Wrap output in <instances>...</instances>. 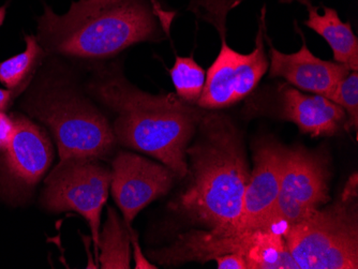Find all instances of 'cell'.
<instances>
[{
  "instance_id": "cell-1",
  "label": "cell",
  "mask_w": 358,
  "mask_h": 269,
  "mask_svg": "<svg viewBox=\"0 0 358 269\" xmlns=\"http://www.w3.org/2000/svg\"><path fill=\"white\" fill-rule=\"evenodd\" d=\"M96 70L86 92L115 116L112 128L116 142L154 157L177 177H186L187 148L205 110L177 94L143 92L115 66Z\"/></svg>"
},
{
  "instance_id": "cell-2",
  "label": "cell",
  "mask_w": 358,
  "mask_h": 269,
  "mask_svg": "<svg viewBox=\"0 0 358 269\" xmlns=\"http://www.w3.org/2000/svg\"><path fill=\"white\" fill-rule=\"evenodd\" d=\"M43 6L37 38L46 55L88 61L108 59L141 42L159 41L174 17L156 0H78L62 15Z\"/></svg>"
},
{
  "instance_id": "cell-3",
  "label": "cell",
  "mask_w": 358,
  "mask_h": 269,
  "mask_svg": "<svg viewBox=\"0 0 358 269\" xmlns=\"http://www.w3.org/2000/svg\"><path fill=\"white\" fill-rule=\"evenodd\" d=\"M198 130L200 138L187 148L190 184L170 208L207 228L237 224L250 177L241 131L227 115L206 110Z\"/></svg>"
},
{
  "instance_id": "cell-4",
  "label": "cell",
  "mask_w": 358,
  "mask_h": 269,
  "mask_svg": "<svg viewBox=\"0 0 358 269\" xmlns=\"http://www.w3.org/2000/svg\"><path fill=\"white\" fill-rule=\"evenodd\" d=\"M21 106L52 132L60 161L99 159L108 156L115 146L108 118L90 94L67 76L41 74L30 86Z\"/></svg>"
},
{
  "instance_id": "cell-5",
  "label": "cell",
  "mask_w": 358,
  "mask_h": 269,
  "mask_svg": "<svg viewBox=\"0 0 358 269\" xmlns=\"http://www.w3.org/2000/svg\"><path fill=\"white\" fill-rule=\"evenodd\" d=\"M357 186L313 210L283 233L299 269L358 268Z\"/></svg>"
},
{
  "instance_id": "cell-6",
  "label": "cell",
  "mask_w": 358,
  "mask_h": 269,
  "mask_svg": "<svg viewBox=\"0 0 358 269\" xmlns=\"http://www.w3.org/2000/svg\"><path fill=\"white\" fill-rule=\"evenodd\" d=\"M227 13L224 8H217L209 12L205 20L217 28L222 43L218 56L207 71L204 89L196 102V106L203 110H221L234 106L255 90L269 68L263 41L265 8L261 12L255 50L249 54L238 53L227 45L225 40Z\"/></svg>"
},
{
  "instance_id": "cell-7",
  "label": "cell",
  "mask_w": 358,
  "mask_h": 269,
  "mask_svg": "<svg viewBox=\"0 0 358 269\" xmlns=\"http://www.w3.org/2000/svg\"><path fill=\"white\" fill-rule=\"evenodd\" d=\"M112 174L94 159L60 161L45 180L42 206L50 212H74L83 217L92 231L98 253L101 212L108 200Z\"/></svg>"
},
{
  "instance_id": "cell-8",
  "label": "cell",
  "mask_w": 358,
  "mask_h": 269,
  "mask_svg": "<svg viewBox=\"0 0 358 269\" xmlns=\"http://www.w3.org/2000/svg\"><path fill=\"white\" fill-rule=\"evenodd\" d=\"M15 130L8 147L0 152V198L11 206L31 198L54 159L48 133L23 114H11Z\"/></svg>"
},
{
  "instance_id": "cell-9",
  "label": "cell",
  "mask_w": 358,
  "mask_h": 269,
  "mask_svg": "<svg viewBox=\"0 0 358 269\" xmlns=\"http://www.w3.org/2000/svg\"><path fill=\"white\" fill-rule=\"evenodd\" d=\"M327 158L305 148L287 150L279 196L273 214V228H287L322 208L329 201Z\"/></svg>"
},
{
  "instance_id": "cell-10",
  "label": "cell",
  "mask_w": 358,
  "mask_h": 269,
  "mask_svg": "<svg viewBox=\"0 0 358 269\" xmlns=\"http://www.w3.org/2000/svg\"><path fill=\"white\" fill-rule=\"evenodd\" d=\"M110 174L113 198L130 231L138 212L152 201L168 194L177 177L164 164L126 152H120L114 158Z\"/></svg>"
},
{
  "instance_id": "cell-11",
  "label": "cell",
  "mask_w": 358,
  "mask_h": 269,
  "mask_svg": "<svg viewBox=\"0 0 358 269\" xmlns=\"http://www.w3.org/2000/svg\"><path fill=\"white\" fill-rule=\"evenodd\" d=\"M287 150L273 140H266L255 147L253 170L243 194V208L237 222L241 228H273V210L279 196Z\"/></svg>"
},
{
  "instance_id": "cell-12",
  "label": "cell",
  "mask_w": 358,
  "mask_h": 269,
  "mask_svg": "<svg viewBox=\"0 0 358 269\" xmlns=\"http://www.w3.org/2000/svg\"><path fill=\"white\" fill-rule=\"evenodd\" d=\"M257 231L247 230L238 224L189 231L178 235L170 246L150 251L148 256L162 266H178L188 262L204 264L229 253H239L246 260Z\"/></svg>"
},
{
  "instance_id": "cell-13",
  "label": "cell",
  "mask_w": 358,
  "mask_h": 269,
  "mask_svg": "<svg viewBox=\"0 0 358 269\" xmlns=\"http://www.w3.org/2000/svg\"><path fill=\"white\" fill-rule=\"evenodd\" d=\"M266 39L268 40L267 36ZM268 44L269 76L285 78L297 89L329 98L339 82L351 72L345 65L313 55L306 45L305 40L301 49L292 54H285L275 49L269 40Z\"/></svg>"
},
{
  "instance_id": "cell-14",
  "label": "cell",
  "mask_w": 358,
  "mask_h": 269,
  "mask_svg": "<svg viewBox=\"0 0 358 269\" xmlns=\"http://www.w3.org/2000/svg\"><path fill=\"white\" fill-rule=\"evenodd\" d=\"M282 118L299 126L303 133L317 136L337 134L343 126L348 129L345 110L329 98L303 94L292 86H281Z\"/></svg>"
},
{
  "instance_id": "cell-15",
  "label": "cell",
  "mask_w": 358,
  "mask_h": 269,
  "mask_svg": "<svg viewBox=\"0 0 358 269\" xmlns=\"http://www.w3.org/2000/svg\"><path fill=\"white\" fill-rule=\"evenodd\" d=\"M296 1L307 9L308 19L305 25L327 40L333 51L335 61L345 65L351 71H357L358 39L351 24L343 23L335 9L324 7V13L321 15L310 0Z\"/></svg>"
},
{
  "instance_id": "cell-16",
  "label": "cell",
  "mask_w": 358,
  "mask_h": 269,
  "mask_svg": "<svg viewBox=\"0 0 358 269\" xmlns=\"http://www.w3.org/2000/svg\"><path fill=\"white\" fill-rule=\"evenodd\" d=\"M246 262L248 269H299L283 234L273 228H259L255 232Z\"/></svg>"
},
{
  "instance_id": "cell-17",
  "label": "cell",
  "mask_w": 358,
  "mask_h": 269,
  "mask_svg": "<svg viewBox=\"0 0 358 269\" xmlns=\"http://www.w3.org/2000/svg\"><path fill=\"white\" fill-rule=\"evenodd\" d=\"M25 51L0 62V83L17 94L29 86L40 64L48 56L37 36H25Z\"/></svg>"
},
{
  "instance_id": "cell-18",
  "label": "cell",
  "mask_w": 358,
  "mask_h": 269,
  "mask_svg": "<svg viewBox=\"0 0 358 269\" xmlns=\"http://www.w3.org/2000/svg\"><path fill=\"white\" fill-rule=\"evenodd\" d=\"M131 232L122 224L117 212L108 208V219L98 245V250L100 248L101 251L99 260L102 268H130Z\"/></svg>"
},
{
  "instance_id": "cell-19",
  "label": "cell",
  "mask_w": 358,
  "mask_h": 269,
  "mask_svg": "<svg viewBox=\"0 0 358 269\" xmlns=\"http://www.w3.org/2000/svg\"><path fill=\"white\" fill-rule=\"evenodd\" d=\"M170 75L177 96L185 102L196 106L206 82L205 70L193 57L176 56Z\"/></svg>"
},
{
  "instance_id": "cell-20",
  "label": "cell",
  "mask_w": 358,
  "mask_h": 269,
  "mask_svg": "<svg viewBox=\"0 0 358 269\" xmlns=\"http://www.w3.org/2000/svg\"><path fill=\"white\" fill-rule=\"evenodd\" d=\"M331 101L345 110L348 117V129L353 128L357 132L358 128V74L351 71L343 81L336 86L335 90L329 98Z\"/></svg>"
},
{
  "instance_id": "cell-21",
  "label": "cell",
  "mask_w": 358,
  "mask_h": 269,
  "mask_svg": "<svg viewBox=\"0 0 358 269\" xmlns=\"http://www.w3.org/2000/svg\"><path fill=\"white\" fill-rule=\"evenodd\" d=\"M15 130V122L12 115L0 112V152H3L11 142Z\"/></svg>"
},
{
  "instance_id": "cell-22",
  "label": "cell",
  "mask_w": 358,
  "mask_h": 269,
  "mask_svg": "<svg viewBox=\"0 0 358 269\" xmlns=\"http://www.w3.org/2000/svg\"><path fill=\"white\" fill-rule=\"evenodd\" d=\"M218 269H248L246 260L239 253H229L215 259Z\"/></svg>"
},
{
  "instance_id": "cell-23",
  "label": "cell",
  "mask_w": 358,
  "mask_h": 269,
  "mask_svg": "<svg viewBox=\"0 0 358 269\" xmlns=\"http://www.w3.org/2000/svg\"><path fill=\"white\" fill-rule=\"evenodd\" d=\"M17 96L19 94L12 90L0 88V112H6Z\"/></svg>"
}]
</instances>
